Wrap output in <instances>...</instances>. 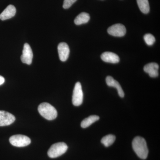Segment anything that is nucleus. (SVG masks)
<instances>
[{
    "instance_id": "f257e3e1",
    "label": "nucleus",
    "mask_w": 160,
    "mask_h": 160,
    "mask_svg": "<svg viewBox=\"0 0 160 160\" xmlns=\"http://www.w3.org/2000/svg\"><path fill=\"white\" fill-rule=\"evenodd\" d=\"M132 147L138 157L142 159H146L148 157V150L146 140L141 137L135 138L132 142Z\"/></svg>"
},
{
    "instance_id": "f03ea898",
    "label": "nucleus",
    "mask_w": 160,
    "mask_h": 160,
    "mask_svg": "<svg viewBox=\"0 0 160 160\" xmlns=\"http://www.w3.org/2000/svg\"><path fill=\"white\" fill-rule=\"evenodd\" d=\"M38 111L42 116L49 121L55 119L58 116L56 109L48 103H41L38 107Z\"/></svg>"
},
{
    "instance_id": "7ed1b4c3",
    "label": "nucleus",
    "mask_w": 160,
    "mask_h": 160,
    "mask_svg": "<svg viewBox=\"0 0 160 160\" xmlns=\"http://www.w3.org/2000/svg\"><path fill=\"white\" fill-rule=\"evenodd\" d=\"M68 146L64 142L53 144L48 151V155L52 158H57L64 154L68 149Z\"/></svg>"
},
{
    "instance_id": "20e7f679",
    "label": "nucleus",
    "mask_w": 160,
    "mask_h": 160,
    "mask_svg": "<svg viewBox=\"0 0 160 160\" xmlns=\"http://www.w3.org/2000/svg\"><path fill=\"white\" fill-rule=\"evenodd\" d=\"M9 141L12 145L18 147H25L31 143L30 139L24 135H14L10 138Z\"/></svg>"
},
{
    "instance_id": "39448f33",
    "label": "nucleus",
    "mask_w": 160,
    "mask_h": 160,
    "mask_svg": "<svg viewBox=\"0 0 160 160\" xmlns=\"http://www.w3.org/2000/svg\"><path fill=\"white\" fill-rule=\"evenodd\" d=\"M83 92L81 83L78 82L75 85L72 94V103L75 106H80L83 102Z\"/></svg>"
},
{
    "instance_id": "423d86ee",
    "label": "nucleus",
    "mask_w": 160,
    "mask_h": 160,
    "mask_svg": "<svg viewBox=\"0 0 160 160\" xmlns=\"http://www.w3.org/2000/svg\"><path fill=\"white\" fill-rule=\"evenodd\" d=\"M107 31L109 34L113 36L122 37L126 34V29L124 25L117 24L109 27Z\"/></svg>"
},
{
    "instance_id": "0eeeda50",
    "label": "nucleus",
    "mask_w": 160,
    "mask_h": 160,
    "mask_svg": "<svg viewBox=\"0 0 160 160\" xmlns=\"http://www.w3.org/2000/svg\"><path fill=\"white\" fill-rule=\"evenodd\" d=\"M33 58V53L30 46L28 43H25L23 48L22 54L21 56V61L27 65H31Z\"/></svg>"
},
{
    "instance_id": "6e6552de",
    "label": "nucleus",
    "mask_w": 160,
    "mask_h": 160,
    "mask_svg": "<svg viewBox=\"0 0 160 160\" xmlns=\"http://www.w3.org/2000/svg\"><path fill=\"white\" fill-rule=\"evenodd\" d=\"M16 118L8 112L0 110V126H8L14 122Z\"/></svg>"
},
{
    "instance_id": "1a4fd4ad",
    "label": "nucleus",
    "mask_w": 160,
    "mask_h": 160,
    "mask_svg": "<svg viewBox=\"0 0 160 160\" xmlns=\"http://www.w3.org/2000/svg\"><path fill=\"white\" fill-rule=\"evenodd\" d=\"M58 52L60 60L65 62L69 57L70 50L68 45L65 42H61L58 47Z\"/></svg>"
},
{
    "instance_id": "9d476101",
    "label": "nucleus",
    "mask_w": 160,
    "mask_h": 160,
    "mask_svg": "<svg viewBox=\"0 0 160 160\" xmlns=\"http://www.w3.org/2000/svg\"><path fill=\"white\" fill-rule=\"evenodd\" d=\"M158 65L156 63H150L144 66V70L151 78H156L158 76Z\"/></svg>"
},
{
    "instance_id": "9b49d317",
    "label": "nucleus",
    "mask_w": 160,
    "mask_h": 160,
    "mask_svg": "<svg viewBox=\"0 0 160 160\" xmlns=\"http://www.w3.org/2000/svg\"><path fill=\"white\" fill-rule=\"evenodd\" d=\"M16 13V9L13 5H10L4 9L0 14V19L2 21L9 19L13 17Z\"/></svg>"
},
{
    "instance_id": "f8f14e48",
    "label": "nucleus",
    "mask_w": 160,
    "mask_h": 160,
    "mask_svg": "<svg viewBox=\"0 0 160 160\" xmlns=\"http://www.w3.org/2000/svg\"><path fill=\"white\" fill-rule=\"evenodd\" d=\"M101 57L102 61L106 62L116 64L120 62V58L118 56L113 52H103Z\"/></svg>"
},
{
    "instance_id": "ddd939ff",
    "label": "nucleus",
    "mask_w": 160,
    "mask_h": 160,
    "mask_svg": "<svg viewBox=\"0 0 160 160\" xmlns=\"http://www.w3.org/2000/svg\"><path fill=\"white\" fill-rule=\"evenodd\" d=\"M106 82L107 85L110 87H113L117 89L118 93L120 97L123 98L125 95L121 85L116 80H114L111 76L107 77L106 78Z\"/></svg>"
},
{
    "instance_id": "4468645a",
    "label": "nucleus",
    "mask_w": 160,
    "mask_h": 160,
    "mask_svg": "<svg viewBox=\"0 0 160 160\" xmlns=\"http://www.w3.org/2000/svg\"><path fill=\"white\" fill-rule=\"evenodd\" d=\"M89 20H90V16L89 13L82 12L80 13L75 18L74 20V23L77 25H81L88 22Z\"/></svg>"
},
{
    "instance_id": "2eb2a0df",
    "label": "nucleus",
    "mask_w": 160,
    "mask_h": 160,
    "mask_svg": "<svg viewBox=\"0 0 160 160\" xmlns=\"http://www.w3.org/2000/svg\"><path fill=\"white\" fill-rule=\"evenodd\" d=\"M99 117L97 115H92L83 120L81 123V127L86 128L91 125L92 123L99 119Z\"/></svg>"
},
{
    "instance_id": "dca6fc26",
    "label": "nucleus",
    "mask_w": 160,
    "mask_h": 160,
    "mask_svg": "<svg viewBox=\"0 0 160 160\" xmlns=\"http://www.w3.org/2000/svg\"><path fill=\"white\" fill-rule=\"evenodd\" d=\"M140 10L145 14L149 13L150 7L148 0H137Z\"/></svg>"
},
{
    "instance_id": "f3484780",
    "label": "nucleus",
    "mask_w": 160,
    "mask_h": 160,
    "mask_svg": "<svg viewBox=\"0 0 160 160\" xmlns=\"http://www.w3.org/2000/svg\"><path fill=\"white\" fill-rule=\"evenodd\" d=\"M116 137L112 134L107 135L104 137L101 140V142L106 147H109L114 142Z\"/></svg>"
},
{
    "instance_id": "a211bd4d",
    "label": "nucleus",
    "mask_w": 160,
    "mask_h": 160,
    "mask_svg": "<svg viewBox=\"0 0 160 160\" xmlns=\"http://www.w3.org/2000/svg\"><path fill=\"white\" fill-rule=\"evenodd\" d=\"M144 40L148 46H152L155 42V38L150 33H147L144 36Z\"/></svg>"
},
{
    "instance_id": "6ab92c4d",
    "label": "nucleus",
    "mask_w": 160,
    "mask_h": 160,
    "mask_svg": "<svg viewBox=\"0 0 160 160\" xmlns=\"http://www.w3.org/2000/svg\"><path fill=\"white\" fill-rule=\"evenodd\" d=\"M77 1V0H64L63 8L65 9H69Z\"/></svg>"
},
{
    "instance_id": "aec40b11",
    "label": "nucleus",
    "mask_w": 160,
    "mask_h": 160,
    "mask_svg": "<svg viewBox=\"0 0 160 160\" xmlns=\"http://www.w3.org/2000/svg\"><path fill=\"white\" fill-rule=\"evenodd\" d=\"M5 80L4 77L0 75V86L4 84V83L5 82Z\"/></svg>"
}]
</instances>
